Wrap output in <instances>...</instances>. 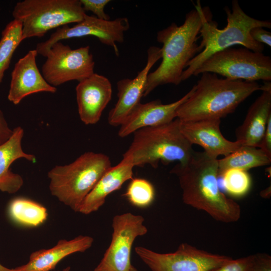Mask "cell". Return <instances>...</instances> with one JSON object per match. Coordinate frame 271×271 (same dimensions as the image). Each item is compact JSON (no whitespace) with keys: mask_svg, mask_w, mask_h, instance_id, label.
Wrapping results in <instances>:
<instances>
[{"mask_svg":"<svg viewBox=\"0 0 271 271\" xmlns=\"http://www.w3.org/2000/svg\"><path fill=\"white\" fill-rule=\"evenodd\" d=\"M144 221L142 215L130 212L114 216L110 243L93 271H130L133 242L137 237L148 232Z\"/></svg>","mask_w":271,"mask_h":271,"instance_id":"8fae6325","label":"cell"},{"mask_svg":"<svg viewBox=\"0 0 271 271\" xmlns=\"http://www.w3.org/2000/svg\"><path fill=\"white\" fill-rule=\"evenodd\" d=\"M220 122V119L180 121V127L192 145L200 146L207 154L217 158L220 155L226 156L242 146L238 141L231 142L223 137Z\"/></svg>","mask_w":271,"mask_h":271,"instance_id":"2e32d148","label":"cell"},{"mask_svg":"<svg viewBox=\"0 0 271 271\" xmlns=\"http://www.w3.org/2000/svg\"><path fill=\"white\" fill-rule=\"evenodd\" d=\"M212 18L209 8H202L198 1L195 9L186 14L182 25L173 23L157 33V40L163 45L162 62L155 71L149 73L143 96L160 85H177L182 82L187 63L200 52L197 41L203 21Z\"/></svg>","mask_w":271,"mask_h":271,"instance_id":"7a4b0ae2","label":"cell"},{"mask_svg":"<svg viewBox=\"0 0 271 271\" xmlns=\"http://www.w3.org/2000/svg\"><path fill=\"white\" fill-rule=\"evenodd\" d=\"M251 37L256 42L265 44L269 47L271 46V33L261 27H256L249 32Z\"/></svg>","mask_w":271,"mask_h":271,"instance_id":"f546056e","label":"cell"},{"mask_svg":"<svg viewBox=\"0 0 271 271\" xmlns=\"http://www.w3.org/2000/svg\"><path fill=\"white\" fill-rule=\"evenodd\" d=\"M37 51L29 50L15 64L11 73L8 100L15 105L34 93L46 92L54 93L57 88L44 79L36 63Z\"/></svg>","mask_w":271,"mask_h":271,"instance_id":"9a60e30c","label":"cell"},{"mask_svg":"<svg viewBox=\"0 0 271 271\" xmlns=\"http://www.w3.org/2000/svg\"><path fill=\"white\" fill-rule=\"evenodd\" d=\"M271 157L261 149L241 146L233 152L218 160V175L229 169H238L247 171L251 168L269 165Z\"/></svg>","mask_w":271,"mask_h":271,"instance_id":"7402d4cb","label":"cell"},{"mask_svg":"<svg viewBox=\"0 0 271 271\" xmlns=\"http://www.w3.org/2000/svg\"><path fill=\"white\" fill-rule=\"evenodd\" d=\"M204 72L219 74L225 78L256 82L271 80V59L261 52L246 48H228L209 57L193 76Z\"/></svg>","mask_w":271,"mask_h":271,"instance_id":"ba28073f","label":"cell"},{"mask_svg":"<svg viewBox=\"0 0 271 271\" xmlns=\"http://www.w3.org/2000/svg\"><path fill=\"white\" fill-rule=\"evenodd\" d=\"M221 177L225 191L233 197H242L248 192L250 188L251 180L247 171L229 169L225 171Z\"/></svg>","mask_w":271,"mask_h":271,"instance_id":"484cf974","label":"cell"},{"mask_svg":"<svg viewBox=\"0 0 271 271\" xmlns=\"http://www.w3.org/2000/svg\"><path fill=\"white\" fill-rule=\"evenodd\" d=\"M70 267L68 266V267H66V268H65L64 269H63L61 271H70ZM55 271H56V270H55Z\"/></svg>","mask_w":271,"mask_h":271,"instance_id":"e575fe53","label":"cell"},{"mask_svg":"<svg viewBox=\"0 0 271 271\" xmlns=\"http://www.w3.org/2000/svg\"><path fill=\"white\" fill-rule=\"evenodd\" d=\"M180 123L176 118L167 123L136 130L123 157L128 158L134 166L141 167L149 164L157 168L159 162L164 165L174 161L187 163L194 151L182 133Z\"/></svg>","mask_w":271,"mask_h":271,"instance_id":"5b68a950","label":"cell"},{"mask_svg":"<svg viewBox=\"0 0 271 271\" xmlns=\"http://www.w3.org/2000/svg\"><path fill=\"white\" fill-rule=\"evenodd\" d=\"M10 218L16 223L27 226H37L47 218V209L40 204L25 198L12 200L9 205Z\"/></svg>","mask_w":271,"mask_h":271,"instance_id":"603a6c76","label":"cell"},{"mask_svg":"<svg viewBox=\"0 0 271 271\" xmlns=\"http://www.w3.org/2000/svg\"><path fill=\"white\" fill-rule=\"evenodd\" d=\"M201 74L190 96L176 111V118L181 121L221 119L260 90L261 85L256 82L220 78L210 72Z\"/></svg>","mask_w":271,"mask_h":271,"instance_id":"3957f363","label":"cell"},{"mask_svg":"<svg viewBox=\"0 0 271 271\" xmlns=\"http://www.w3.org/2000/svg\"><path fill=\"white\" fill-rule=\"evenodd\" d=\"M253 255L236 259H231L224 264L209 271H249Z\"/></svg>","mask_w":271,"mask_h":271,"instance_id":"4316f807","label":"cell"},{"mask_svg":"<svg viewBox=\"0 0 271 271\" xmlns=\"http://www.w3.org/2000/svg\"><path fill=\"white\" fill-rule=\"evenodd\" d=\"M135 252L152 271H209L228 261V256L199 249L186 243L170 253H159L143 246Z\"/></svg>","mask_w":271,"mask_h":271,"instance_id":"30bf717a","label":"cell"},{"mask_svg":"<svg viewBox=\"0 0 271 271\" xmlns=\"http://www.w3.org/2000/svg\"><path fill=\"white\" fill-rule=\"evenodd\" d=\"M0 271H19L16 268H9L0 263Z\"/></svg>","mask_w":271,"mask_h":271,"instance_id":"836d02e7","label":"cell"},{"mask_svg":"<svg viewBox=\"0 0 271 271\" xmlns=\"http://www.w3.org/2000/svg\"><path fill=\"white\" fill-rule=\"evenodd\" d=\"M161 58V48L155 46L150 47L147 50L146 64L137 76L132 79H122L117 82L118 100L110 110L107 118L110 125L120 126L141 103L150 71Z\"/></svg>","mask_w":271,"mask_h":271,"instance_id":"4fadbf2b","label":"cell"},{"mask_svg":"<svg viewBox=\"0 0 271 271\" xmlns=\"http://www.w3.org/2000/svg\"><path fill=\"white\" fill-rule=\"evenodd\" d=\"M260 195L264 198H268L270 195V188H267L263 191H261Z\"/></svg>","mask_w":271,"mask_h":271,"instance_id":"d6a6232c","label":"cell"},{"mask_svg":"<svg viewBox=\"0 0 271 271\" xmlns=\"http://www.w3.org/2000/svg\"><path fill=\"white\" fill-rule=\"evenodd\" d=\"M85 12H91L98 19L109 20V16L104 12L105 6L110 2L109 0H80Z\"/></svg>","mask_w":271,"mask_h":271,"instance_id":"83f0119b","label":"cell"},{"mask_svg":"<svg viewBox=\"0 0 271 271\" xmlns=\"http://www.w3.org/2000/svg\"><path fill=\"white\" fill-rule=\"evenodd\" d=\"M260 90L261 94L250 106L243 122L235 131L236 141L242 146L259 148L271 116V83L264 82Z\"/></svg>","mask_w":271,"mask_h":271,"instance_id":"ac0fdd59","label":"cell"},{"mask_svg":"<svg viewBox=\"0 0 271 271\" xmlns=\"http://www.w3.org/2000/svg\"><path fill=\"white\" fill-rule=\"evenodd\" d=\"M129 28L127 18H117L113 20H104L87 14L80 22L72 27L66 25L58 28L48 40L37 44L36 50L38 54L45 57L54 43L65 39L94 36L107 46L112 47L118 56L119 52L116 43H122L124 33Z\"/></svg>","mask_w":271,"mask_h":271,"instance_id":"7c38bea8","label":"cell"},{"mask_svg":"<svg viewBox=\"0 0 271 271\" xmlns=\"http://www.w3.org/2000/svg\"><path fill=\"white\" fill-rule=\"evenodd\" d=\"M93 241L92 237L86 235H79L69 240H60L53 247L32 253L26 264L16 268L19 271H51L69 255L85 251Z\"/></svg>","mask_w":271,"mask_h":271,"instance_id":"ffe728a7","label":"cell"},{"mask_svg":"<svg viewBox=\"0 0 271 271\" xmlns=\"http://www.w3.org/2000/svg\"><path fill=\"white\" fill-rule=\"evenodd\" d=\"M259 148L271 157V116L267 121L266 129Z\"/></svg>","mask_w":271,"mask_h":271,"instance_id":"1f68e13d","label":"cell"},{"mask_svg":"<svg viewBox=\"0 0 271 271\" xmlns=\"http://www.w3.org/2000/svg\"><path fill=\"white\" fill-rule=\"evenodd\" d=\"M218 159L205 152H195L186 163L170 173L178 177L184 203L208 213L215 220L232 223L241 216L239 205L226 197L218 183Z\"/></svg>","mask_w":271,"mask_h":271,"instance_id":"6da1fadb","label":"cell"},{"mask_svg":"<svg viewBox=\"0 0 271 271\" xmlns=\"http://www.w3.org/2000/svg\"><path fill=\"white\" fill-rule=\"evenodd\" d=\"M45 57L41 73L55 87L72 80L81 81L94 73L95 62L89 46L72 49L59 41L52 45Z\"/></svg>","mask_w":271,"mask_h":271,"instance_id":"9c48e42d","label":"cell"},{"mask_svg":"<svg viewBox=\"0 0 271 271\" xmlns=\"http://www.w3.org/2000/svg\"><path fill=\"white\" fill-rule=\"evenodd\" d=\"M22 40V26L16 20L10 22L3 30L0 39V84L11 64L14 52Z\"/></svg>","mask_w":271,"mask_h":271,"instance_id":"cb8c5ba5","label":"cell"},{"mask_svg":"<svg viewBox=\"0 0 271 271\" xmlns=\"http://www.w3.org/2000/svg\"><path fill=\"white\" fill-rule=\"evenodd\" d=\"M124 196L133 206L146 208L153 202L155 191L153 184L142 178H132L129 182Z\"/></svg>","mask_w":271,"mask_h":271,"instance_id":"d4e9b609","label":"cell"},{"mask_svg":"<svg viewBox=\"0 0 271 271\" xmlns=\"http://www.w3.org/2000/svg\"><path fill=\"white\" fill-rule=\"evenodd\" d=\"M134 167L128 158L123 157L118 164L111 167L102 176L83 200L78 212L89 214L97 211L110 194L119 189L125 182L133 178Z\"/></svg>","mask_w":271,"mask_h":271,"instance_id":"d6986e66","label":"cell"},{"mask_svg":"<svg viewBox=\"0 0 271 271\" xmlns=\"http://www.w3.org/2000/svg\"><path fill=\"white\" fill-rule=\"evenodd\" d=\"M111 167L107 155L85 152L72 163L56 166L49 171L50 192L61 202L78 212L85 197Z\"/></svg>","mask_w":271,"mask_h":271,"instance_id":"8992f818","label":"cell"},{"mask_svg":"<svg viewBox=\"0 0 271 271\" xmlns=\"http://www.w3.org/2000/svg\"><path fill=\"white\" fill-rule=\"evenodd\" d=\"M130 271H138V270L137 269V268L136 267H134L133 265L132 266L131 269H130Z\"/></svg>","mask_w":271,"mask_h":271,"instance_id":"d590c367","label":"cell"},{"mask_svg":"<svg viewBox=\"0 0 271 271\" xmlns=\"http://www.w3.org/2000/svg\"><path fill=\"white\" fill-rule=\"evenodd\" d=\"M75 90L81 120L87 125L97 123L111 99L112 90L109 80L94 73L79 81Z\"/></svg>","mask_w":271,"mask_h":271,"instance_id":"5bb4252c","label":"cell"},{"mask_svg":"<svg viewBox=\"0 0 271 271\" xmlns=\"http://www.w3.org/2000/svg\"><path fill=\"white\" fill-rule=\"evenodd\" d=\"M249 271H271V256L266 253L253 255Z\"/></svg>","mask_w":271,"mask_h":271,"instance_id":"f1b7e54d","label":"cell"},{"mask_svg":"<svg viewBox=\"0 0 271 271\" xmlns=\"http://www.w3.org/2000/svg\"><path fill=\"white\" fill-rule=\"evenodd\" d=\"M13 129H11L0 109V146L6 142L12 136Z\"/></svg>","mask_w":271,"mask_h":271,"instance_id":"4dcf8cb0","label":"cell"},{"mask_svg":"<svg viewBox=\"0 0 271 271\" xmlns=\"http://www.w3.org/2000/svg\"><path fill=\"white\" fill-rule=\"evenodd\" d=\"M231 9L225 7L227 15V25L219 29L217 23L212 18L206 19L202 24L199 36L202 38L199 48L200 52L187 64L183 71L182 81L193 76L195 71L209 57L214 53L240 45L252 51L262 53L264 45L255 41L249 32L256 27L270 29L271 22L268 20H259L247 15L241 9L237 0H233Z\"/></svg>","mask_w":271,"mask_h":271,"instance_id":"277c9868","label":"cell"},{"mask_svg":"<svg viewBox=\"0 0 271 271\" xmlns=\"http://www.w3.org/2000/svg\"><path fill=\"white\" fill-rule=\"evenodd\" d=\"M24 134L23 128L17 126L13 129L11 137L0 146V191L2 192L15 193L23 185L22 177L10 169L13 162L21 158L32 162L36 161L35 155L24 152L22 149Z\"/></svg>","mask_w":271,"mask_h":271,"instance_id":"44dd1931","label":"cell"},{"mask_svg":"<svg viewBox=\"0 0 271 271\" xmlns=\"http://www.w3.org/2000/svg\"><path fill=\"white\" fill-rule=\"evenodd\" d=\"M193 88L177 101L166 104L159 99L140 103L120 126L118 135L124 138L142 128L160 125L176 118L179 106L190 96Z\"/></svg>","mask_w":271,"mask_h":271,"instance_id":"e0dca14e","label":"cell"},{"mask_svg":"<svg viewBox=\"0 0 271 271\" xmlns=\"http://www.w3.org/2000/svg\"><path fill=\"white\" fill-rule=\"evenodd\" d=\"M86 15L80 0H24L17 3L12 12L14 20L22 24L23 41L78 23Z\"/></svg>","mask_w":271,"mask_h":271,"instance_id":"52a82bcc","label":"cell"}]
</instances>
